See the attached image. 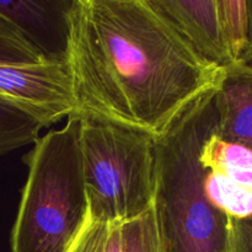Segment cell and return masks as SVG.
<instances>
[{
    "instance_id": "cell-1",
    "label": "cell",
    "mask_w": 252,
    "mask_h": 252,
    "mask_svg": "<svg viewBox=\"0 0 252 252\" xmlns=\"http://www.w3.org/2000/svg\"><path fill=\"white\" fill-rule=\"evenodd\" d=\"M68 63L75 113L159 135L221 83L149 0H74Z\"/></svg>"
},
{
    "instance_id": "cell-2",
    "label": "cell",
    "mask_w": 252,
    "mask_h": 252,
    "mask_svg": "<svg viewBox=\"0 0 252 252\" xmlns=\"http://www.w3.org/2000/svg\"><path fill=\"white\" fill-rule=\"evenodd\" d=\"M217 89L192 101L157 135L154 212L161 252H229L228 217L207 199L199 162L216 128Z\"/></svg>"
},
{
    "instance_id": "cell-3",
    "label": "cell",
    "mask_w": 252,
    "mask_h": 252,
    "mask_svg": "<svg viewBox=\"0 0 252 252\" xmlns=\"http://www.w3.org/2000/svg\"><path fill=\"white\" fill-rule=\"evenodd\" d=\"M81 117L73 113L25 155L29 166L11 231V252H66L89 216Z\"/></svg>"
},
{
    "instance_id": "cell-4",
    "label": "cell",
    "mask_w": 252,
    "mask_h": 252,
    "mask_svg": "<svg viewBox=\"0 0 252 252\" xmlns=\"http://www.w3.org/2000/svg\"><path fill=\"white\" fill-rule=\"evenodd\" d=\"M81 117V154L89 216L123 224L154 206L157 135L90 113Z\"/></svg>"
},
{
    "instance_id": "cell-5",
    "label": "cell",
    "mask_w": 252,
    "mask_h": 252,
    "mask_svg": "<svg viewBox=\"0 0 252 252\" xmlns=\"http://www.w3.org/2000/svg\"><path fill=\"white\" fill-rule=\"evenodd\" d=\"M0 97L26 110L44 127L76 112L68 63H0Z\"/></svg>"
},
{
    "instance_id": "cell-6",
    "label": "cell",
    "mask_w": 252,
    "mask_h": 252,
    "mask_svg": "<svg viewBox=\"0 0 252 252\" xmlns=\"http://www.w3.org/2000/svg\"><path fill=\"white\" fill-rule=\"evenodd\" d=\"M74 0H7L0 14L22 32L44 62L66 63Z\"/></svg>"
},
{
    "instance_id": "cell-7",
    "label": "cell",
    "mask_w": 252,
    "mask_h": 252,
    "mask_svg": "<svg viewBox=\"0 0 252 252\" xmlns=\"http://www.w3.org/2000/svg\"><path fill=\"white\" fill-rule=\"evenodd\" d=\"M149 1L202 61L219 68L233 64L221 36L218 0Z\"/></svg>"
},
{
    "instance_id": "cell-8",
    "label": "cell",
    "mask_w": 252,
    "mask_h": 252,
    "mask_svg": "<svg viewBox=\"0 0 252 252\" xmlns=\"http://www.w3.org/2000/svg\"><path fill=\"white\" fill-rule=\"evenodd\" d=\"M66 252H161L154 206L123 224L103 223L88 216Z\"/></svg>"
},
{
    "instance_id": "cell-9",
    "label": "cell",
    "mask_w": 252,
    "mask_h": 252,
    "mask_svg": "<svg viewBox=\"0 0 252 252\" xmlns=\"http://www.w3.org/2000/svg\"><path fill=\"white\" fill-rule=\"evenodd\" d=\"M217 123L214 133L252 150V66H226L216 93Z\"/></svg>"
},
{
    "instance_id": "cell-10",
    "label": "cell",
    "mask_w": 252,
    "mask_h": 252,
    "mask_svg": "<svg viewBox=\"0 0 252 252\" xmlns=\"http://www.w3.org/2000/svg\"><path fill=\"white\" fill-rule=\"evenodd\" d=\"M199 162L204 170L226 177L239 186L252 189V150L212 133L202 145Z\"/></svg>"
},
{
    "instance_id": "cell-11",
    "label": "cell",
    "mask_w": 252,
    "mask_h": 252,
    "mask_svg": "<svg viewBox=\"0 0 252 252\" xmlns=\"http://www.w3.org/2000/svg\"><path fill=\"white\" fill-rule=\"evenodd\" d=\"M42 128L26 110L0 97V157L36 142Z\"/></svg>"
},
{
    "instance_id": "cell-12",
    "label": "cell",
    "mask_w": 252,
    "mask_h": 252,
    "mask_svg": "<svg viewBox=\"0 0 252 252\" xmlns=\"http://www.w3.org/2000/svg\"><path fill=\"white\" fill-rule=\"evenodd\" d=\"M203 191L207 199L229 218L244 219L252 216V189L206 170Z\"/></svg>"
},
{
    "instance_id": "cell-13",
    "label": "cell",
    "mask_w": 252,
    "mask_h": 252,
    "mask_svg": "<svg viewBox=\"0 0 252 252\" xmlns=\"http://www.w3.org/2000/svg\"><path fill=\"white\" fill-rule=\"evenodd\" d=\"M221 36L231 63H240L249 43L248 0H218Z\"/></svg>"
},
{
    "instance_id": "cell-14",
    "label": "cell",
    "mask_w": 252,
    "mask_h": 252,
    "mask_svg": "<svg viewBox=\"0 0 252 252\" xmlns=\"http://www.w3.org/2000/svg\"><path fill=\"white\" fill-rule=\"evenodd\" d=\"M39 62H44L41 54L9 19L0 14V63Z\"/></svg>"
},
{
    "instance_id": "cell-15",
    "label": "cell",
    "mask_w": 252,
    "mask_h": 252,
    "mask_svg": "<svg viewBox=\"0 0 252 252\" xmlns=\"http://www.w3.org/2000/svg\"><path fill=\"white\" fill-rule=\"evenodd\" d=\"M229 252H252V216L244 219L229 218Z\"/></svg>"
},
{
    "instance_id": "cell-16",
    "label": "cell",
    "mask_w": 252,
    "mask_h": 252,
    "mask_svg": "<svg viewBox=\"0 0 252 252\" xmlns=\"http://www.w3.org/2000/svg\"><path fill=\"white\" fill-rule=\"evenodd\" d=\"M249 11V43L240 63L252 66V0H248Z\"/></svg>"
}]
</instances>
